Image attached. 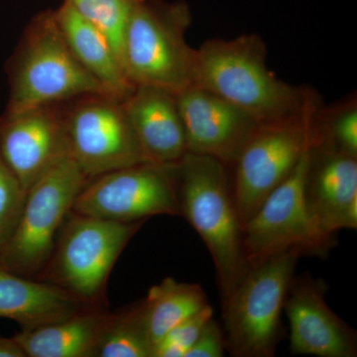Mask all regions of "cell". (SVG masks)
I'll use <instances>...</instances> for the list:
<instances>
[{"mask_svg": "<svg viewBox=\"0 0 357 357\" xmlns=\"http://www.w3.org/2000/svg\"><path fill=\"white\" fill-rule=\"evenodd\" d=\"M266 46L258 35L211 39L196 49L195 83L248 112L258 123L281 121L319 100L268 69Z\"/></svg>", "mask_w": 357, "mask_h": 357, "instance_id": "obj_1", "label": "cell"}, {"mask_svg": "<svg viewBox=\"0 0 357 357\" xmlns=\"http://www.w3.org/2000/svg\"><path fill=\"white\" fill-rule=\"evenodd\" d=\"M169 167L181 217L198 232L213 258L223 303L249 267L227 165L213 157L187 152Z\"/></svg>", "mask_w": 357, "mask_h": 357, "instance_id": "obj_2", "label": "cell"}, {"mask_svg": "<svg viewBox=\"0 0 357 357\" xmlns=\"http://www.w3.org/2000/svg\"><path fill=\"white\" fill-rule=\"evenodd\" d=\"M7 74L10 88L7 115L83 96H109L73 55L54 10L39 13L27 25L9 60Z\"/></svg>", "mask_w": 357, "mask_h": 357, "instance_id": "obj_3", "label": "cell"}, {"mask_svg": "<svg viewBox=\"0 0 357 357\" xmlns=\"http://www.w3.org/2000/svg\"><path fill=\"white\" fill-rule=\"evenodd\" d=\"M145 220L119 222L70 211L36 280L62 289L89 306L107 307L115 263Z\"/></svg>", "mask_w": 357, "mask_h": 357, "instance_id": "obj_4", "label": "cell"}, {"mask_svg": "<svg viewBox=\"0 0 357 357\" xmlns=\"http://www.w3.org/2000/svg\"><path fill=\"white\" fill-rule=\"evenodd\" d=\"M191 21L184 1L141 0L129 20L121 50L122 66L134 86L177 93L194 84L196 49L185 40Z\"/></svg>", "mask_w": 357, "mask_h": 357, "instance_id": "obj_5", "label": "cell"}, {"mask_svg": "<svg viewBox=\"0 0 357 357\" xmlns=\"http://www.w3.org/2000/svg\"><path fill=\"white\" fill-rule=\"evenodd\" d=\"M302 256L298 249H290L250 265L222 303L225 347L232 356H275L283 337L284 303Z\"/></svg>", "mask_w": 357, "mask_h": 357, "instance_id": "obj_6", "label": "cell"}, {"mask_svg": "<svg viewBox=\"0 0 357 357\" xmlns=\"http://www.w3.org/2000/svg\"><path fill=\"white\" fill-rule=\"evenodd\" d=\"M89 178L67 157L26 192L13 234L0 248V266L35 279L50 257L61 225Z\"/></svg>", "mask_w": 357, "mask_h": 357, "instance_id": "obj_7", "label": "cell"}, {"mask_svg": "<svg viewBox=\"0 0 357 357\" xmlns=\"http://www.w3.org/2000/svg\"><path fill=\"white\" fill-rule=\"evenodd\" d=\"M319 98L299 114L259 123L236 163L232 194L241 225L253 217L265 199L289 177L314 138Z\"/></svg>", "mask_w": 357, "mask_h": 357, "instance_id": "obj_8", "label": "cell"}, {"mask_svg": "<svg viewBox=\"0 0 357 357\" xmlns=\"http://www.w3.org/2000/svg\"><path fill=\"white\" fill-rule=\"evenodd\" d=\"M68 155L89 180L150 162L121 100L88 95L62 103Z\"/></svg>", "mask_w": 357, "mask_h": 357, "instance_id": "obj_9", "label": "cell"}, {"mask_svg": "<svg viewBox=\"0 0 357 357\" xmlns=\"http://www.w3.org/2000/svg\"><path fill=\"white\" fill-rule=\"evenodd\" d=\"M312 144L293 172L243 225V250L249 266L290 249H298L303 256L326 257L337 243L319 234L307 215L304 187Z\"/></svg>", "mask_w": 357, "mask_h": 357, "instance_id": "obj_10", "label": "cell"}, {"mask_svg": "<svg viewBox=\"0 0 357 357\" xmlns=\"http://www.w3.org/2000/svg\"><path fill=\"white\" fill-rule=\"evenodd\" d=\"M70 211L119 222H146L156 215L181 217L170 167L153 162L91 178Z\"/></svg>", "mask_w": 357, "mask_h": 357, "instance_id": "obj_11", "label": "cell"}, {"mask_svg": "<svg viewBox=\"0 0 357 357\" xmlns=\"http://www.w3.org/2000/svg\"><path fill=\"white\" fill-rule=\"evenodd\" d=\"M176 100L188 152L234 166L259 123L236 105L197 84L178 91Z\"/></svg>", "mask_w": 357, "mask_h": 357, "instance_id": "obj_12", "label": "cell"}, {"mask_svg": "<svg viewBox=\"0 0 357 357\" xmlns=\"http://www.w3.org/2000/svg\"><path fill=\"white\" fill-rule=\"evenodd\" d=\"M0 155L23 190L67 157L62 103L0 117Z\"/></svg>", "mask_w": 357, "mask_h": 357, "instance_id": "obj_13", "label": "cell"}, {"mask_svg": "<svg viewBox=\"0 0 357 357\" xmlns=\"http://www.w3.org/2000/svg\"><path fill=\"white\" fill-rule=\"evenodd\" d=\"M325 282L294 276L283 310L290 325V351L297 356L356 357V331L326 304Z\"/></svg>", "mask_w": 357, "mask_h": 357, "instance_id": "obj_14", "label": "cell"}, {"mask_svg": "<svg viewBox=\"0 0 357 357\" xmlns=\"http://www.w3.org/2000/svg\"><path fill=\"white\" fill-rule=\"evenodd\" d=\"M310 220L333 241L340 229H357V157L312 138L304 187Z\"/></svg>", "mask_w": 357, "mask_h": 357, "instance_id": "obj_15", "label": "cell"}, {"mask_svg": "<svg viewBox=\"0 0 357 357\" xmlns=\"http://www.w3.org/2000/svg\"><path fill=\"white\" fill-rule=\"evenodd\" d=\"M121 102L150 162L170 165L187 153L175 93L156 86H135Z\"/></svg>", "mask_w": 357, "mask_h": 357, "instance_id": "obj_16", "label": "cell"}, {"mask_svg": "<svg viewBox=\"0 0 357 357\" xmlns=\"http://www.w3.org/2000/svg\"><path fill=\"white\" fill-rule=\"evenodd\" d=\"M62 289L26 278L0 266V318L10 319L21 331L34 330L93 309Z\"/></svg>", "mask_w": 357, "mask_h": 357, "instance_id": "obj_17", "label": "cell"}, {"mask_svg": "<svg viewBox=\"0 0 357 357\" xmlns=\"http://www.w3.org/2000/svg\"><path fill=\"white\" fill-rule=\"evenodd\" d=\"M54 15L77 62L107 95L123 100L135 86L128 79L121 59L107 37L67 2L54 10Z\"/></svg>", "mask_w": 357, "mask_h": 357, "instance_id": "obj_18", "label": "cell"}, {"mask_svg": "<svg viewBox=\"0 0 357 357\" xmlns=\"http://www.w3.org/2000/svg\"><path fill=\"white\" fill-rule=\"evenodd\" d=\"M110 312L93 307L13 337L26 357H96Z\"/></svg>", "mask_w": 357, "mask_h": 357, "instance_id": "obj_19", "label": "cell"}, {"mask_svg": "<svg viewBox=\"0 0 357 357\" xmlns=\"http://www.w3.org/2000/svg\"><path fill=\"white\" fill-rule=\"evenodd\" d=\"M143 303L154 347L173 328L210 305L199 284L183 283L171 277L150 288Z\"/></svg>", "mask_w": 357, "mask_h": 357, "instance_id": "obj_20", "label": "cell"}, {"mask_svg": "<svg viewBox=\"0 0 357 357\" xmlns=\"http://www.w3.org/2000/svg\"><path fill=\"white\" fill-rule=\"evenodd\" d=\"M143 300L110 312L96 357H153Z\"/></svg>", "mask_w": 357, "mask_h": 357, "instance_id": "obj_21", "label": "cell"}, {"mask_svg": "<svg viewBox=\"0 0 357 357\" xmlns=\"http://www.w3.org/2000/svg\"><path fill=\"white\" fill-rule=\"evenodd\" d=\"M102 33L121 61L122 44L134 9L141 0H64ZM122 63V62H121Z\"/></svg>", "mask_w": 357, "mask_h": 357, "instance_id": "obj_22", "label": "cell"}, {"mask_svg": "<svg viewBox=\"0 0 357 357\" xmlns=\"http://www.w3.org/2000/svg\"><path fill=\"white\" fill-rule=\"evenodd\" d=\"M314 141L357 157L356 98L331 109L319 107L314 119Z\"/></svg>", "mask_w": 357, "mask_h": 357, "instance_id": "obj_23", "label": "cell"}, {"mask_svg": "<svg viewBox=\"0 0 357 357\" xmlns=\"http://www.w3.org/2000/svg\"><path fill=\"white\" fill-rule=\"evenodd\" d=\"M26 192L0 155V248L13 234L24 204Z\"/></svg>", "mask_w": 357, "mask_h": 357, "instance_id": "obj_24", "label": "cell"}, {"mask_svg": "<svg viewBox=\"0 0 357 357\" xmlns=\"http://www.w3.org/2000/svg\"><path fill=\"white\" fill-rule=\"evenodd\" d=\"M211 305L173 328L154 347L153 357H185L208 319L213 318Z\"/></svg>", "mask_w": 357, "mask_h": 357, "instance_id": "obj_25", "label": "cell"}, {"mask_svg": "<svg viewBox=\"0 0 357 357\" xmlns=\"http://www.w3.org/2000/svg\"><path fill=\"white\" fill-rule=\"evenodd\" d=\"M225 349V337L222 328L218 321L211 318L204 326L185 357H222Z\"/></svg>", "mask_w": 357, "mask_h": 357, "instance_id": "obj_26", "label": "cell"}, {"mask_svg": "<svg viewBox=\"0 0 357 357\" xmlns=\"http://www.w3.org/2000/svg\"><path fill=\"white\" fill-rule=\"evenodd\" d=\"M0 357H26V354L15 337L0 335Z\"/></svg>", "mask_w": 357, "mask_h": 357, "instance_id": "obj_27", "label": "cell"}]
</instances>
